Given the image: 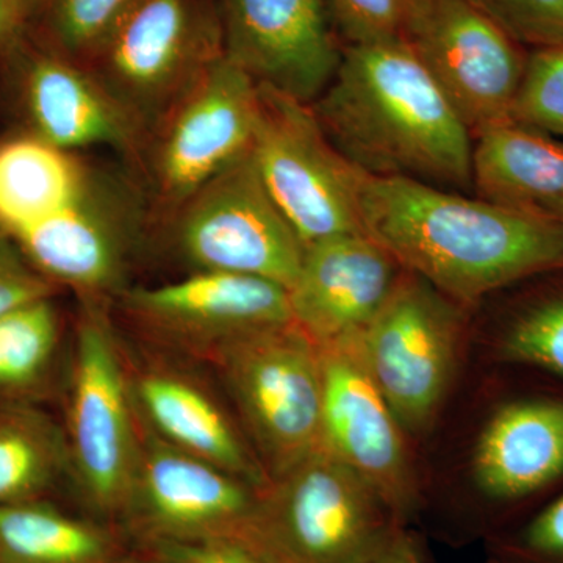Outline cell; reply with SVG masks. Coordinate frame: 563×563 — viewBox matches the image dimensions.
Listing matches in <instances>:
<instances>
[{"label": "cell", "mask_w": 563, "mask_h": 563, "mask_svg": "<svg viewBox=\"0 0 563 563\" xmlns=\"http://www.w3.org/2000/svg\"><path fill=\"white\" fill-rule=\"evenodd\" d=\"M365 232L455 303L563 269V225L407 177H366Z\"/></svg>", "instance_id": "6da1fadb"}, {"label": "cell", "mask_w": 563, "mask_h": 563, "mask_svg": "<svg viewBox=\"0 0 563 563\" xmlns=\"http://www.w3.org/2000/svg\"><path fill=\"white\" fill-rule=\"evenodd\" d=\"M310 106L336 150L368 176L472 185V132L402 38L344 47Z\"/></svg>", "instance_id": "7a4b0ae2"}, {"label": "cell", "mask_w": 563, "mask_h": 563, "mask_svg": "<svg viewBox=\"0 0 563 563\" xmlns=\"http://www.w3.org/2000/svg\"><path fill=\"white\" fill-rule=\"evenodd\" d=\"M258 85L222 57L144 135L125 166L143 198L152 233L202 185L252 150Z\"/></svg>", "instance_id": "3957f363"}, {"label": "cell", "mask_w": 563, "mask_h": 563, "mask_svg": "<svg viewBox=\"0 0 563 563\" xmlns=\"http://www.w3.org/2000/svg\"><path fill=\"white\" fill-rule=\"evenodd\" d=\"M63 433L69 473L85 498L102 512H125L139 468L141 420L109 306L80 302Z\"/></svg>", "instance_id": "277c9868"}, {"label": "cell", "mask_w": 563, "mask_h": 563, "mask_svg": "<svg viewBox=\"0 0 563 563\" xmlns=\"http://www.w3.org/2000/svg\"><path fill=\"white\" fill-rule=\"evenodd\" d=\"M401 523L324 444L261 492L255 539L279 563H369Z\"/></svg>", "instance_id": "5b68a950"}, {"label": "cell", "mask_w": 563, "mask_h": 563, "mask_svg": "<svg viewBox=\"0 0 563 563\" xmlns=\"http://www.w3.org/2000/svg\"><path fill=\"white\" fill-rule=\"evenodd\" d=\"M222 57L218 0H133L84 68L144 139Z\"/></svg>", "instance_id": "8992f818"}, {"label": "cell", "mask_w": 563, "mask_h": 563, "mask_svg": "<svg viewBox=\"0 0 563 563\" xmlns=\"http://www.w3.org/2000/svg\"><path fill=\"white\" fill-rule=\"evenodd\" d=\"M150 244L168 251L187 274H243L287 290L306 251L266 190L252 151L181 203Z\"/></svg>", "instance_id": "52a82bcc"}, {"label": "cell", "mask_w": 563, "mask_h": 563, "mask_svg": "<svg viewBox=\"0 0 563 563\" xmlns=\"http://www.w3.org/2000/svg\"><path fill=\"white\" fill-rule=\"evenodd\" d=\"M207 363L269 479L321 446L320 347L295 322L247 333Z\"/></svg>", "instance_id": "ba28073f"}, {"label": "cell", "mask_w": 563, "mask_h": 563, "mask_svg": "<svg viewBox=\"0 0 563 563\" xmlns=\"http://www.w3.org/2000/svg\"><path fill=\"white\" fill-rule=\"evenodd\" d=\"M251 151L266 190L303 247L365 232L362 192L368 174L336 150L310 103L258 87Z\"/></svg>", "instance_id": "9c48e42d"}, {"label": "cell", "mask_w": 563, "mask_h": 563, "mask_svg": "<svg viewBox=\"0 0 563 563\" xmlns=\"http://www.w3.org/2000/svg\"><path fill=\"white\" fill-rule=\"evenodd\" d=\"M461 331L457 303L404 272L358 335L366 368L406 433H424L439 417L457 365Z\"/></svg>", "instance_id": "30bf717a"}, {"label": "cell", "mask_w": 563, "mask_h": 563, "mask_svg": "<svg viewBox=\"0 0 563 563\" xmlns=\"http://www.w3.org/2000/svg\"><path fill=\"white\" fill-rule=\"evenodd\" d=\"M110 313L158 350L203 362L247 333L292 322L284 285L231 273L129 285L110 303Z\"/></svg>", "instance_id": "8fae6325"}, {"label": "cell", "mask_w": 563, "mask_h": 563, "mask_svg": "<svg viewBox=\"0 0 563 563\" xmlns=\"http://www.w3.org/2000/svg\"><path fill=\"white\" fill-rule=\"evenodd\" d=\"M402 40L473 136L512 120L528 57L472 3L420 0Z\"/></svg>", "instance_id": "7c38bea8"}, {"label": "cell", "mask_w": 563, "mask_h": 563, "mask_svg": "<svg viewBox=\"0 0 563 563\" xmlns=\"http://www.w3.org/2000/svg\"><path fill=\"white\" fill-rule=\"evenodd\" d=\"M358 335L321 344V444L368 485L393 517L420 506L406 431L366 368Z\"/></svg>", "instance_id": "4fadbf2b"}, {"label": "cell", "mask_w": 563, "mask_h": 563, "mask_svg": "<svg viewBox=\"0 0 563 563\" xmlns=\"http://www.w3.org/2000/svg\"><path fill=\"white\" fill-rule=\"evenodd\" d=\"M0 90L21 133L79 154L110 151L124 166L139 155L143 136L90 70L29 36L0 70Z\"/></svg>", "instance_id": "5bb4252c"}, {"label": "cell", "mask_w": 563, "mask_h": 563, "mask_svg": "<svg viewBox=\"0 0 563 563\" xmlns=\"http://www.w3.org/2000/svg\"><path fill=\"white\" fill-rule=\"evenodd\" d=\"M141 420V418H140ZM261 492L220 466L176 450L141 421V453L125 514L173 543L255 540Z\"/></svg>", "instance_id": "9a60e30c"}, {"label": "cell", "mask_w": 563, "mask_h": 563, "mask_svg": "<svg viewBox=\"0 0 563 563\" xmlns=\"http://www.w3.org/2000/svg\"><path fill=\"white\" fill-rule=\"evenodd\" d=\"M224 57L258 87L313 103L343 49L329 0H218Z\"/></svg>", "instance_id": "2e32d148"}, {"label": "cell", "mask_w": 563, "mask_h": 563, "mask_svg": "<svg viewBox=\"0 0 563 563\" xmlns=\"http://www.w3.org/2000/svg\"><path fill=\"white\" fill-rule=\"evenodd\" d=\"M402 273L390 252L365 232L310 244L288 288L292 322L318 346L357 335Z\"/></svg>", "instance_id": "e0dca14e"}, {"label": "cell", "mask_w": 563, "mask_h": 563, "mask_svg": "<svg viewBox=\"0 0 563 563\" xmlns=\"http://www.w3.org/2000/svg\"><path fill=\"white\" fill-rule=\"evenodd\" d=\"M128 357V355H125ZM141 421L176 450L213 463L263 490L268 474L221 399L198 376L162 358L128 357Z\"/></svg>", "instance_id": "ac0fdd59"}, {"label": "cell", "mask_w": 563, "mask_h": 563, "mask_svg": "<svg viewBox=\"0 0 563 563\" xmlns=\"http://www.w3.org/2000/svg\"><path fill=\"white\" fill-rule=\"evenodd\" d=\"M473 479L487 498L517 503L563 476V401L521 399L503 406L474 446Z\"/></svg>", "instance_id": "d6986e66"}, {"label": "cell", "mask_w": 563, "mask_h": 563, "mask_svg": "<svg viewBox=\"0 0 563 563\" xmlns=\"http://www.w3.org/2000/svg\"><path fill=\"white\" fill-rule=\"evenodd\" d=\"M472 185L484 201L550 218L563 203V144L509 120L473 136Z\"/></svg>", "instance_id": "ffe728a7"}, {"label": "cell", "mask_w": 563, "mask_h": 563, "mask_svg": "<svg viewBox=\"0 0 563 563\" xmlns=\"http://www.w3.org/2000/svg\"><path fill=\"white\" fill-rule=\"evenodd\" d=\"M98 165L27 133L0 141V229L13 240L49 220L85 190Z\"/></svg>", "instance_id": "44dd1931"}, {"label": "cell", "mask_w": 563, "mask_h": 563, "mask_svg": "<svg viewBox=\"0 0 563 563\" xmlns=\"http://www.w3.org/2000/svg\"><path fill=\"white\" fill-rule=\"evenodd\" d=\"M65 472L60 426L33 402L0 404V507L43 501Z\"/></svg>", "instance_id": "7402d4cb"}, {"label": "cell", "mask_w": 563, "mask_h": 563, "mask_svg": "<svg viewBox=\"0 0 563 563\" xmlns=\"http://www.w3.org/2000/svg\"><path fill=\"white\" fill-rule=\"evenodd\" d=\"M109 533L49 504L0 507V563H107Z\"/></svg>", "instance_id": "603a6c76"}, {"label": "cell", "mask_w": 563, "mask_h": 563, "mask_svg": "<svg viewBox=\"0 0 563 563\" xmlns=\"http://www.w3.org/2000/svg\"><path fill=\"white\" fill-rule=\"evenodd\" d=\"M60 339L55 298L25 303L0 317V404L35 402L49 380Z\"/></svg>", "instance_id": "cb8c5ba5"}, {"label": "cell", "mask_w": 563, "mask_h": 563, "mask_svg": "<svg viewBox=\"0 0 563 563\" xmlns=\"http://www.w3.org/2000/svg\"><path fill=\"white\" fill-rule=\"evenodd\" d=\"M133 0H35L29 38L85 66Z\"/></svg>", "instance_id": "d4e9b609"}, {"label": "cell", "mask_w": 563, "mask_h": 563, "mask_svg": "<svg viewBox=\"0 0 563 563\" xmlns=\"http://www.w3.org/2000/svg\"><path fill=\"white\" fill-rule=\"evenodd\" d=\"M498 357L539 366L563 379V295L544 299L515 318L499 340Z\"/></svg>", "instance_id": "484cf974"}, {"label": "cell", "mask_w": 563, "mask_h": 563, "mask_svg": "<svg viewBox=\"0 0 563 563\" xmlns=\"http://www.w3.org/2000/svg\"><path fill=\"white\" fill-rule=\"evenodd\" d=\"M512 120L563 139V47L529 55Z\"/></svg>", "instance_id": "4316f807"}, {"label": "cell", "mask_w": 563, "mask_h": 563, "mask_svg": "<svg viewBox=\"0 0 563 563\" xmlns=\"http://www.w3.org/2000/svg\"><path fill=\"white\" fill-rule=\"evenodd\" d=\"M518 44L563 47V0H466Z\"/></svg>", "instance_id": "83f0119b"}, {"label": "cell", "mask_w": 563, "mask_h": 563, "mask_svg": "<svg viewBox=\"0 0 563 563\" xmlns=\"http://www.w3.org/2000/svg\"><path fill=\"white\" fill-rule=\"evenodd\" d=\"M420 0H329L333 24L350 44L402 38Z\"/></svg>", "instance_id": "f1b7e54d"}, {"label": "cell", "mask_w": 563, "mask_h": 563, "mask_svg": "<svg viewBox=\"0 0 563 563\" xmlns=\"http://www.w3.org/2000/svg\"><path fill=\"white\" fill-rule=\"evenodd\" d=\"M58 292L60 288L41 276L0 229V317L25 303L57 298Z\"/></svg>", "instance_id": "f546056e"}, {"label": "cell", "mask_w": 563, "mask_h": 563, "mask_svg": "<svg viewBox=\"0 0 563 563\" xmlns=\"http://www.w3.org/2000/svg\"><path fill=\"white\" fill-rule=\"evenodd\" d=\"M507 559L510 563H563V495L515 536Z\"/></svg>", "instance_id": "4dcf8cb0"}, {"label": "cell", "mask_w": 563, "mask_h": 563, "mask_svg": "<svg viewBox=\"0 0 563 563\" xmlns=\"http://www.w3.org/2000/svg\"><path fill=\"white\" fill-rule=\"evenodd\" d=\"M169 563H279L262 547L246 539H213L172 543Z\"/></svg>", "instance_id": "1f68e13d"}, {"label": "cell", "mask_w": 563, "mask_h": 563, "mask_svg": "<svg viewBox=\"0 0 563 563\" xmlns=\"http://www.w3.org/2000/svg\"><path fill=\"white\" fill-rule=\"evenodd\" d=\"M35 0H0V70L24 43Z\"/></svg>", "instance_id": "d6a6232c"}, {"label": "cell", "mask_w": 563, "mask_h": 563, "mask_svg": "<svg viewBox=\"0 0 563 563\" xmlns=\"http://www.w3.org/2000/svg\"><path fill=\"white\" fill-rule=\"evenodd\" d=\"M369 563H422L417 548L407 533L399 531L385 547L383 553Z\"/></svg>", "instance_id": "836d02e7"}, {"label": "cell", "mask_w": 563, "mask_h": 563, "mask_svg": "<svg viewBox=\"0 0 563 563\" xmlns=\"http://www.w3.org/2000/svg\"><path fill=\"white\" fill-rule=\"evenodd\" d=\"M551 220L563 225V203H561V206H559L558 209L553 211V214H551Z\"/></svg>", "instance_id": "e575fe53"}]
</instances>
